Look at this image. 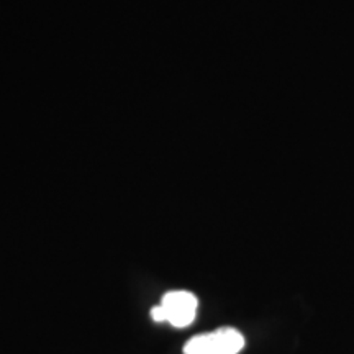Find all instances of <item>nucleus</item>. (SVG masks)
<instances>
[{"mask_svg":"<svg viewBox=\"0 0 354 354\" xmlns=\"http://www.w3.org/2000/svg\"><path fill=\"white\" fill-rule=\"evenodd\" d=\"M198 300L192 292L171 290L162 295L161 304L151 308V318L158 323H171L174 328L192 325L197 317Z\"/></svg>","mask_w":354,"mask_h":354,"instance_id":"1","label":"nucleus"},{"mask_svg":"<svg viewBox=\"0 0 354 354\" xmlns=\"http://www.w3.org/2000/svg\"><path fill=\"white\" fill-rule=\"evenodd\" d=\"M245 336L233 326L192 336L184 344V354H240L245 348Z\"/></svg>","mask_w":354,"mask_h":354,"instance_id":"2","label":"nucleus"}]
</instances>
